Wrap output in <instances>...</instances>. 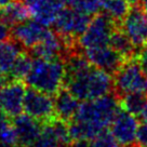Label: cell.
<instances>
[{"label": "cell", "mask_w": 147, "mask_h": 147, "mask_svg": "<svg viewBox=\"0 0 147 147\" xmlns=\"http://www.w3.org/2000/svg\"><path fill=\"white\" fill-rule=\"evenodd\" d=\"M120 107L119 97L114 91L80 104L75 118L68 122L73 143L81 140H91L108 128Z\"/></svg>", "instance_id": "6da1fadb"}, {"label": "cell", "mask_w": 147, "mask_h": 147, "mask_svg": "<svg viewBox=\"0 0 147 147\" xmlns=\"http://www.w3.org/2000/svg\"><path fill=\"white\" fill-rule=\"evenodd\" d=\"M63 87L82 102L104 96L114 90L113 76L92 63L77 73L66 75Z\"/></svg>", "instance_id": "7a4b0ae2"}, {"label": "cell", "mask_w": 147, "mask_h": 147, "mask_svg": "<svg viewBox=\"0 0 147 147\" xmlns=\"http://www.w3.org/2000/svg\"><path fill=\"white\" fill-rule=\"evenodd\" d=\"M64 77V60L34 59L32 68L24 82L27 87L54 96L63 88Z\"/></svg>", "instance_id": "3957f363"}, {"label": "cell", "mask_w": 147, "mask_h": 147, "mask_svg": "<svg viewBox=\"0 0 147 147\" xmlns=\"http://www.w3.org/2000/svg\"><path fill=\"white\" fill-rule=\"evenodd\" d=\"M113 86L119 97L128 93H146L147 75L144 73L138 57L124 61L113 75Z\"/></svg>", "instance_id": "277c9868"}, {"label": "cell", "mask_w": 147, "mask_h": 147, "mask_svg": "<svg viewBox=\"0 0 147 147\" xmlns=\"http://www.w3.org/2000/svg\"><path fill=\"white\" fill-rule=\"evenodd\" d=\"M117 26L118 24L109 15L100 12L92 18L86 32L79 38L78 46L81 50L109 46L111 35Z\"/></svg>", "instance_id": "5b68a950"}, {"label": "cell", "mask_w": 147, "mask_h": 147, "mask_svg": "<svg viewBox=\"0 0 147 147\" xmlns=\"http://www.w3.org/2000/svg\"><path fill=\"white\" fill-rule=\"evenodd\" d=\"M91 20L92 16L66 7L55 20L52 29H54L70 45L78 46L79 38L86 32Z\"/></svg>", "instance_id": "8992f818"}, {"label": "cell", "mask_w": 147, "mask_h": 147, "mask_svg": "<svg viewBox=\"0 0 147 147\" xmlns=\"http://www.w3.org/2000/svg\"><path fill=\"white\" fill-rule=\"evenodd\" d=\"M24 111L41 123H50L57 119L54 97L45 92L28 87L24 97Z\"/></svg>", "instance_id": "52a82bcc"}, {"label": "cell", "mask_w": 147, "mask_h": 147, "mask_svg": "<svg viewBox=\"0 0 147 147\" xmlns=\"http://www.w3.org/2000/svg\"><path fill=\"white\" fill-rule=\"evenodd\" d=\"M26 83L22 80H11L0 88V108L12 119L24 110Z\"/></svg>", "instance_id": "ba28073f"}, {"label": "cell", "mask_w": 147, "mask_h": 147, "mask_svg": "<svg viewBox=\"0 0 147 147\" xmlns=\"http://www.w3.org/2000/svg\"><path fill=\"white\" fill-rule=\"evenodd\" d=\"M120 27L138 50L147 43V15L140 5H132Z\"/></svg>", "instance_id": "9c48e42d"}, {"label": "cell", "mask_w": 147, "mask_h": 147, "mask_svg": "<svg viewBox=\"0 0 147 147\" xmlns=\"http://www.w3.org/2000/svg\"><path fill=\"white\" fill-rule=\"evenodd\" d=\"M110 132L115 136L121 147L133 145L136 142L138 121L136 116L130 114L120 107L117 115L109 125Z\"/></svg>", "instance_id": "30bf717a"}, {"label": "cell", "mask_w": 147, "mask_h": 147, "mask_svg": "<svg viewBox=\"0 0 147 147\" xmlns=\"http://www.w3.org/2000/svg\"><path fill=\"white\" fill-rule=\"evenodd\" d=\"M49 28L34 18H28L11 28V38L18 41L25 50H29L43 40Z\"/></svg>", "instance_id": "8fae6325"}, {"label": "cell", "mask_w": 147, "mask_h": 147, "mask_svg": "<svg viewBox=\"0 0 147 147\" xmlns=\"http://www.w3.org/2000/svg\"><path fill=\"white\" fill-rule=\"evenodd\" d=\"M29 9L32 18L49 27L54 24L65 5L61 0H22Z\"/></svg>", "instance_id": "7c38bea8"}, {"label": "cell", "mask_w": 147, "mask_h": 147, "mask_svg": "<svg viewBox=\"0 0 147 147\" xmlns=\"http://www.w3.org/2000/svg\"><path fill=\"white\" fill-rule=\"evenodd\" d=\"M18 135V145L30 147L41 133L43 123L27 114H21L11 119Z\"/></svg>", "instance_id": "4fadbf2b"}, {"label": "cell", "mask_w": 147, "mask_h": 147, "mask_svg": "<svg viewBox=\"0 0 147 147\" xmlns=\"http://www.w3.org/2000/svg\"><path fill=\"white\" fill-rule=\"evenodd\" d=\"M87 59L96 67L110 74L111 76L123 63L124 59L110 46L82 50Z\"/></svg>", "instance_id": "5bb4252c"}, {"label": "cell", "mask_w": 147, "mask_h": 147, "mask_svg": "<svg viewBox=\"0 0 147 147\" xmlns=\"http://www.w3.org/2000/svg\"><path fill=\"white\" fill-rule=\"evenodd\" d=\"M53 97L57 118L67 122L71 121L80 107L78 98L65 87L62 88Z\"/></svg>", "instance_id": "9a60e30c"}, {"label": "cell", "mask_w": 147, "mask_h": 147, "mask_svg": "<svg viewBox=\"0 0 147 147\" xmlns=\"http://www.w3.org/2000/svg\"><path fill=\"white\" fill-rule=\"evenodd\" d=\"M109 46L115 51H117L125 61L138 57L140 52V50L134 46L125 32L120 27V25H118L113 32Z\"/></svg>", "instance_id": "2e32d148"}, {"label": "cell", "mask_w": 147, "mask_h": 147, "mask_svg": "<svg viewBox=\"0 0 147 147\" xmlns=\"http://www.w3.org/2000/svg\"><path fill=\"white\" fill-rule=\"evenodd\" d=\"M23 51L25 49L12 38L0 42V74L9 76L12 66Z\"/></svg>", "instance_id": "e0dca14e"}, {"label": "cell", "mask_w": 147, "mask_h": 147, "mask_svg": "<svg viewBox=\"0 0 147 147\" xmlns=\"http://www.w3.org/2000/svg\"><path fill=\"white\" fill-rule=\"evenodd\" d=\"M0 12L2 20L11 27H13L16 24L27 21L32 16L27 5L22 0H13L9 5L0 9Z\"/></svg>", "instance_id": "ac0fdd59"}, {"label": "cell", "mask_w": 147, "mask_h": 147, "mask_svg": "<svg viewBox=\"0 0 147 147\" xmlns=\"http://www.w3.org/2000/svg\"><path fill=\"white\" fill-rule=\"evenodd\" d=\"M102 10L120 25L130 11V3L127 0H101Z\"/></svg>", "instance_id": "d6986e66"}, {"label": "cell", "mask_w": 147, "mask_h": 147, "mask_svg": "<svg viewBox=\"0 0 147 147\" xmlns=\"http://www.w3.org/2000/svg\"><path fill=\"white\" fill-rule=\"evenodd\" d=\"M34 57L28 53L27 50L23 51L18 55L15 63L13 64L12 68L9 73V77L12 80H22L24 81L27 77L29 70L32 68Z\"/></svg>", "instance_id": "ffe728a7"}, {"label": "cell", "mask_w": 147, "mask_h": 147, "mask_svg": "<svg viewBox=\"0 0 147 147\" xmlns=\"http://www.w3.org/2000/svg\"><path fill=\"white\" fill-rule=\"evenodd\" d=\"M119 100L121 108L138 117L140 116L144 106L146 105L147 94L146 93H128L120 97Z\"/></svg>", "instance_id": "44dd1931"}, {"label": "cell", "mask_w": 147, "mask_h": 147, "mask_svg": "<svg viewBox=\"0 0 147 147\" xmlns=\"http://www.w3.org/2000/svg\"><path fill=\"white\" fill-rule=\"evenodd\" d=\"M65 7L77 10L79 12L87 14L89 16H94L101 12V0H61Z\"/></svg>", "instance_id": "7402d4cb"}, {"label": "cell", "mask_w": 147, "mask_h": 147, "mask_svg": "<svg viewBox=\"0 0 147 147\" xmlns=\"http://www.w3.org/2000/svg\"><path fill=\"white\" fill-rule=\"evenodd\" d=\"M30 147H62L51 123H45L39 138Z\"/></svg>", "instance_id": "603a6c76"}, {"label": "cell", "mask_w": 147, "mask_h": 147, "mask_svg": "<svg viewBox=\"0 0 147 147\" xmlns=\"http://www.w3.org/2000/svg\"><path fill=\"white\" fill-rule=\"evenodd\" d=\"M87 147H121L117 142L113 133L107 129L103 130L101 133L94 136L91 140H88Z\"/></svg>", "instance_id": "cb8c5ba5"}, {"label": "cell", "mask_w": 147, "mask_h": 147, "mask_svg": "<svg viewBox=\"0 0 147 147\" xmlns=\"http://www.w3.org/2000/svg\"><path fill=\"white\" fill-rule=\"evenodd\" d=\"M136 144L142 147H147V123L143 122L138 125L136 133Z\"/></svg>", "instance_id": "d4e9b609"}, {"label": "cell", "mask_w": 147, "mask_h": 147, "mask_svg": "<svg viewBox=\"0 0 147 147\" xmlns=\"http://www.w3.org/2000/svg\"><path fill=\"white\" fill-rule=\"evenodd\" d=\"M11 28L12 27L5 23L2 18H0V42L11 39Z\"/></svg>", "instance_id": "484cf974"}, {"label": "cell", "mask_w": 147, "mask_h": 147, "mask_svg": "<svg viewBox=\"0 0 147 147\" xmlns=\"http://www.w3.org/2000/svg\"><path fill=\"white\" fill-rule=\"evenodd\" d=\"M138 60L142 66L144 73L147 75V43L140 50L138 55Z\"/></svg>", "instance_id": "4316f807"}, {"label": "cell", "mask_w": 147, "mask_h": 147, "mask_svg": "<svg viewBox=\"0 0 147 147\" xmlns=\"http://www.w3.org/2000/svg\"><path fill=\"white\" fill-rule=\"evenodd\" d=\"M10 119H11V118H10L9 116L7 115L3 110L0 108V133H1L9 124H11L12 121Z\"/></svg>", "instance_id": "83f0119b"}, {"label": "cell", "mask_w": 147, "mask_h": 147, "mask_svg": "<svg viewBox=\"0 0 147 147\" xmlns=\"http://www.w3.org/2000/svg\"><path fill=\"white\" fill-rule=\"evenodd\" d=\"M140 119L142 120L143 122H146L147 123V103L146 105L144 106V108H143V110L141 111V114H140Z\"/></svg>", "instance_id": "f1b7e54d"}, {"label": "cell", "mask_w": 147, "mask_h": 147, "mask_svg": "<svg viewBox=\"0 0 147 147\" xmlns=\"http://www.w3.org/2000/svg\"><path fill=\"white\" fill-rule=\"evenodd\" d=\"M140 5L143 9V11L145 12V14L147 15V0H140Z\"/></svg>", "instance_id": "f546056e"}, {"label": "cell", "mask_w": 147, "mask_h": 147, "mask_svg": "<svg viewBox=\"0 0 147 147\" xmlns=\"http://www.w3.org/2000/svg\"><path fill=\"white\" fill-rule=\"evenodd\" d=\"M129 3L131 5H140V0H127Z\"/></svg>", "instance_id": "4dcf8cb0"}, {"label": "cell", "mask_w": 147, "mask_h": 147, "mask_svg": "<svg viewBox=\"0 0 147 147\" xmlns=\"http://www.w3.org/2000/svg\"><path fill=\"white\" fill-rule=\"evenodd\" d=\"M127 147H142V146H140L138 144H133V145H130V146H127Z\"/></svg>", "instance_id": "1f68e13d"}, {"label": "cell", "mask_w": 147, "mask_h": 147, "mask_svg": "<svg viewBox=\"0 0 147 147\" xmlns=\"http://www.w3.org/2000/svg\"><path fill=\"white\" fill-rule=\"evenodd\" d=\"M62 147H74L73 145H67V146H62Z\"/></svg>", "instance_id": "d6a6232c"}, {"label": "cell", "mask_w": 147, "mask_h": 147, "mask_svg": "<svg viewBox=\"0 0 147 147\" xmlns=\"http://www.w3.org/2000/svg\"><path fill=\"white\" fill-rule=\"evenodd\" d=\"M14 147H23V146H21V145H16V146H14Z\"/></svg>", "instance_id": "836d02e7"}, {"label": "cell", "mask_w": 147, "mask_h": 147, "mask_svg": "<svg viewBox=\"0 0 147 147\" xmlns=\"http://www.w3.org/2000/svg\"><path fill=\"white\" fill-rule=\"evenodd\" d=\"M0 18H1V12H0Z\"/></svg>", "instance_id": "e575fe53"}]
</instances>
